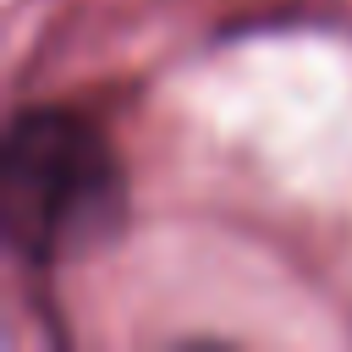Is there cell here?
I'll return each instance as SVG.
<instances>
[{"instance_id":"1","label":"cell","mask_w":352,"mask_h":352,"mask_svg":"<svg viewBox=\"0 0 352 352\" xmlns=\"http://www.w3.org/2000/svg\"><path fill=\"white\" fill-rule=\"evenodd\" d=\"M116 160L104 138L66 110H28L6 126L0 220L28 258H55L88 242L116 214Z\"/></svg>"}]
</instances>
